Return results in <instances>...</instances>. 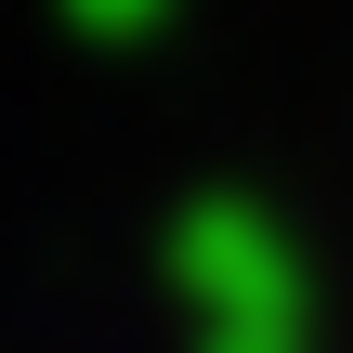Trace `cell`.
I'll list each match as a JSON object with an SVG mask.
<instances>
[{"label":"cell","instance_id":"1","mask_svg":"<svg viewBox=\"0 0 353 353\" xmlns=\"http://www.w3.org/2000/svg\"><path fill=\"white\" fill-rule=\"evenodd\" d=\"M183 288H196V327H210V353H249L275 341V249L249 236V210H196V236H183Z\"/></svg>","mask_w":353,"mask_h":353},{"label":"cell","instance_id":"2","mask_svg":"<svg viewBox=\"0 0 353 353\" xmlns=\"http://www.w3.org/2000/svg\"><path fill=\"white\" fill-rule=\"evenodd\" d=\"M157 13H170V0H65V26H79V39H144Z\"/></svg>","mask_w":353,"mask_h":353}]
</instances>
